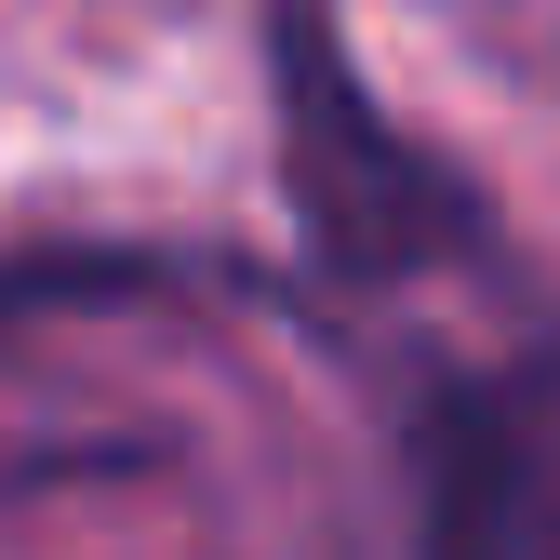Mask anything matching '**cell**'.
<instances>
[{"mask_svg": "<svg viewBox=\"0 0 560 560\" xmlns=\"http://www.w3.org/2000/svg\"><path fill=\"white\" fill-rule=\"evenodd\" d=\"M254 40H267L280 214H294L307 280H334V294H387V280H428V267H454V254L494 241L480 187L361 81V54H347L334 0H267Z\"/></svg>", "mask_w": 560, "mask_h": 560, "instance_id": "obj_1", "label": "cell"}, {"mask_svg": "<svg viewBox=\"0 0 560 560\" xmlns=\"http://www.w3.org/2000/svg\"><path fill=\"white\" fill-rule=\"evenodd\" d=\"M400 560H560V441L534 374H441L400 428Z\"/></svg>", "mask_w": 560, "mask_h": 560, "instance_id": "obj_2", "label": "cell"}, {"mask_svg": "<svg viewBox=\"0 0 560 560\" xmlns=\"http://www.w3.org/2000/svg\"><path fill=\"white\" fill-rule=\"evenodd\" d=\"M161 254H0V334L54 320V307H120V294H161Z\"/></svg>", "mask_w": 560, "mask_h": 560, "instance_id": "obj_3", "label": "cell"}]
</instances>
